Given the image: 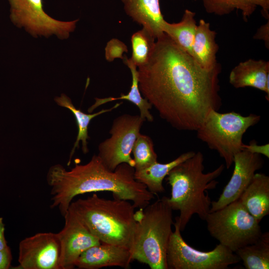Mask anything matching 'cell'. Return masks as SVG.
<instances>
[{"instance_id": "277c9868", "label": "cell", "mask_w": 269, "mask_h": 269, "mask_svg": "<svg viewBox=\"0 0 269 269\" xmlns=\"http://www.w3.org/2000/svg\"><path fill=\"white\" fill-rule=\"evenodd\" d=\"M101 243L132 248L136 223L135 206L128 200L96 194L72 202L69 208Z\"/></svg>"}, {"instance_id": "603a6c76", "label": "cell", "mask_w": 269, "mask_h": 269, "mask_svg": "<svg viewBox=\"0 0 269 269\" xmlns=\"http://www.w3.org/2000/svg\"><path fill=\"white\" fill-rule=\"evenodd\" d=\"M54 100L59 106L66 108L72 112L75 117L78 128V135L70 154L68 164L70 163L71 157L75 152L76 148L79 147L80 141H82L83 152L84 153L88 152L87 139L89 137L88 134V128L91 121L99 115L112 111L119 107L122 104V103H118L110 109H103L94 114H87L83 113L79 109H77L73 105L71 99L64 94H61L60 96L55 97Z\"/></svg>"}, {"instance_id": "ac0fdd59", "label": "cell", "mask_w": 269, "mask_h": 269, "mask_svg": "<svg viewBox=\"0 0 269 269\" xmlns=\"http://www.w3.org/2000/svg\"><path fill=\"white\" fill-rule=\"evenodd\" d=\"M216 32L210 23L200 19L197 25L192 48V57L204 69L211 70L219 63L216 55L219 46L216 41Z\"/></svg>"}, {"instance_id": "ba28073f", "label": "cell", "mask_w": 269, "mask_h": 269, "mask_svg": "<svg viewBox=\"0 0 269 269\" xmlns=\"http://www.w3.org/2000/svg\"><path fill=\"white\" fill-rule=\"evenodd\" d=\"M173 225L166 250L167 269H227L241 261L236 253L220 244L208 252L194 249L182 237L176 220Z\"/></svg>"}, {"instance_id": "52a82bcc", "label": "cell", "mask_w": 269, "mask_h": 269, "mask_svg": "<svg viewBox=\"0 0 269 269\" xmlns=\"http://www.w3.org/2000/svg\"><path fill=\"white\" fill-rule=\"evenodd\" d=\"M205 221L210 235L235 253L239 249L255 243L263 233L260 222L250 214L238 199L209 212Z\"/></svg>"}, {"instance_id": "ffe728a7", "label": "cell", "mask_w": 269, "mask_h": 269, "mask_svg": "<svg viewBox=\"0 0 269 269\" xmlns=\"http://www.w3.org/2000/svg\"><path fill=\"white\" fill-rule=\"evenodd\" d=\"M195 152L188 151L180 155L172 161L166 163L157 161L144 169L134 171V178L138 182L144 184L153 194L164 192L162 182L169 171L178 164L192 156Z\"/></svg>"}, {"instance_id": "9c48e42d", "label": "cell", "mask_w": 269, "mask_h": 269, "mask_svg": "<svg viewBox=\"0 0 269 269\" xmlns=\"http://www.w3.org/2000/svg\"><path fill=\"white\" fill-rule=\"evenodd\" d=\"M7 1L11 21L35 38L55 35L61 40L67 39L79 21H61L51 17L44 11L43 0Z\"/></svg>"}, {"instance_id": "5b68a950", "label": "cell", "mask_w": 269, "mask_h": 269, "mask_svg": "<svg viewBox=\"0 0 269 269\" xmlns=\"http://www.w3.org/2000/svg\"><path fill=\"white\" fill-rule=\"evenodd\" d=\"M172 209L163 196L135 212L136 225L131 250L133 260L151 269H167L166 250L172 232Z\"/></svg>"}, {"instance_id": "83f0119b", "label": "cell", "mask_w": 269, "mask_h": 269, "mask_svg": "<svg viewBox=\"0 0 269 269\" xmlns=\"http://www.w3.org/2000/svg\"><path fill=\"white\" fill-rule=\"evenodd\" d=\"M243 149H246L252 153L263 154L268 158L269 157V144L258 145L256 141H252L249 144H244Z\"/></svg>"}, {"instance_id": "7402d4cb", "label": "cell", "mask_w": 269, "mask_h": 269, "mask_svg": "<svg viewBox=\"0 0 269 269\" xmlns=\"http://www.w3.org/2000/svg\"><path fill=\"white\" fill-rule=\"evenodd\" d=\"M195 15L194 12L186 9L179 22L171 23L165 21L163 27V32L191 56L197 25Z\"/></svg>"}, {"instance_id": "4316f807", "label": "cell", "mask_w": 269, "mask_h": 269, "mask_svg": "<svg viewBox=\"0 0 269 269\" xmlns=\"http://www.w3.org/2000/svg\"><path fill=\"white\" fill-rule=\"evenodd\" d=\"M124 52H128L125 44L117 39H113L107 43L106 47V59L109 61L117 58L123 59L124 57L122 55Z\"/></svg>"}, {"instance_id": "30bf717a", "label": "cell", "mask_w": 269, "mask_h": 269, "mask_svg": "<svg viewBox=\"0 0 269 269\" xmlns=\"http://www.w3.org/2000/svg\"><path fill=\"white\" fill-rule=\"evenodd\" d=\"M145 120L140 115L124 114L114 119L110 131L111 136L100 143L98 156L110 170L121 163L134 167L131 153Z\"/></svg>"}, {"instance_id": "f546056e", "label": "cell", "mask_w": 269, "mask_h": 269, "mask_svg": "<svg viewBox=\"0 0 269 269\" xmlns=\"http://www.w3.org/2000/svg\"><path fill=\"white\" fill-rule=\"evenodd\" d=\"M12 256L9 247L0 251V269H7L10 267Z\"/></svg>"}, {"instance_id": "8fae6325", "label": "cell", "mask_w": 269, "mask_h": 269, "mask_svg": "<svg viewBox=\"0 0 269 269\" xmlns=\"http://www.w3.org/2000/svg\"><path fill=\"white\" fill-rule=\"evenodd\" d=\"M18 262L23 269H61L60 242L57 234L37 233L19 245Z\"/></svg>"}, {"instance_id": "6da1fadb", "label": "cell", "mask_w": 269, "mask_h": 269, "mask_svg": "<svg viewBox=\"0 0 269 269\" xmlns=\"http://www.w3.org/2000/svg\"><path fill=\"white\" fill-rule=\"evenodd\" d=\"M156 40L148 62L137 70L140 92L172 127L196 131L221 106V65L204 69L164 33Z\"/></svg>"}, {"instance_id": "e0dca14e", "label": "cell", "mask_w": 269, "mask_h": 269, "mask_svg": "<svg viewBox=\"0 0 269 269\" xmlns=\"http://www.w3.org/2000/svg\"><path fill=\"white\" fill-rule=\"evenodd\" d=\"M238 200L259 222L269 214V177L255 173L252 181Z\"/></svg>"}, {"instance_id": "44dd1931", "label": "cell", "mask_w": 269, "mask_h": 269, "mask_svg": "<svg viewBox=\"0 0 269 269\" xmlns=\"http://www.w3.org/2000/svg\"><path fill=\"white\" fill-rule=\"evenodd\" d=\"M124 63L130 69L132 76V86L130 91L126 95L122 94L119 97H108L105 98H95V102L88 110L89 113H92L100 106L119 100H128L134 104L140 111V116L145 121L149 122L153 121V117L149 112L152 107L151 104L142 96L138 87V71L136 66L129 58L126 56L123 59Z\"/></svg>"}, {"instance_id": "9a60e30c", "label": "cell", "mask_w": 269, "mask_h": 269, "mask_svg": "<svg viewBox=\"0 0 269 269\" xmlns=\"http://www.w3.org/2000/svg\"><path fill=\"white\" fill-rule=\"evenodd\" d=\"M269 62L249 59L240 62L231 70L229 83L235 88L253 87L266 94L269 100Z\"/></svg>"}, {"instance_id": "8992f818", "label": "cell", "mask_w": 269, "mask_h": 269, "mask_svg": "<svg viewBox=\"0 0 269 269\" xmlns=\"http://www.w3.org/2000/svg\"><path fill=\"white\" fill-rule=\"evenodd\" d=\"M260 119L256 114L243 116L235 112L221 113L212 110L196 131L197 136L210 149L217 151L229 169L235 154L243 150L244 134Z\"/></svg>"}, {"instance_id": "484cf974", "label": "cell", "mask_w": 269, "mask_h": 269, "mask_svg": "<svg viewBox=\"0 0 269 269\" xmlns=\"http://www.w3.org/2000/svg\"><path fill=\"white\" fill-rule=\"evenodd\" d=\"M132 152L135 171L146 168L157 161L153 141L148 135L140 133L139 134L134 145Z\"/></svg>"}, {"instance_id": "7a4b0ae2", "label": "cell", "mask_w": 269, "mask_h": 269, "mask_svg": "<svg viewBox=\"0 0 269 269\" xmlns=\"http://www.w3.org/2000/svg\"><path fill=\"white\" fill-rule=\"evenodd\" d=\"M134 168L127 163L113 171L108 169L98 155L85 164H76L68 171L60 164L51 167L47 180L51 187V208H58L62 216L77 195L98 191L112 192L114 197L131 201L135 208H144L154 194L134 178Z\"/></svg>"}, {"instance_id": "2e32d148", "label": "cell", "mask_w": 269, "mask_h": 269, "mask_svg": "<svg viewBox=\"0 0 269 269\" xmlns=\"http://www.w3.org/2000/svg\"><path fill=\"white\" fill-rule=\"evenodd\" d=\"M121 0L127 14L141 25L155 39L164 33L165 20L161 11L160 0Z\"/></svg>"}, {"instance_id": "4fadbf2b", "label": "cell", "mask_w": 269, "mask_h": 269, "mask_svg": "<svg viewBox=\"0 0 269 269\" xmlns=\"http://www.w3.org/2000/svg\"><path fill=\"white\" fill-rule=\"evenodd\" d=\"M232 175L218 199L212 201L210 212L220 209L238 200L252 181L256 171L263 167L261 154L243 149L235 154Z\"/></svg>"}, {"instance_id": "cb8c5ba5", "label": "cell", "mask_w": 269, "mask_h": 269, "mask_svg": "<svg viewBox=\"0 0 269 269\" xmlns=\"http://www.w3.org/2000/svg\"><path fill=\"white\" fill-rule=\"evenodd\" d=\"M246 269H269V232L262 233L255 243L236 252Z\"/></svg>"}, {"instance_id": "4dcf8cb0", "label": "cell", "mask_w": 269, "mask_h": 269, "mask_svg": "<svg viewBox=\"0 0 269 269\" xmlns=\"http://www.w3.org/2000/svg\"><path fill=\"white\" fill-rule=\"evenodd\" d=\"M4 225L2 222V218L0 217V251L8 247L4 237Z\"/></svg>"}, {"instance_id": "d4e9b609", "label": "cell", "mask_w": 269, "mask_h": 269, "mask_svg": "<svg viewBox=\"0 0 269 269\" xmlns=\"http://www.w3.org/2000/svg\"><path fill=\"white\" fill-rule=\"evenodd\" d=\"M155 40L144 28L132 35V55L130 59L136 67L142 66L148 62L155 46Z\"/></svg>"}, {"instance_id": "f1b7e54d", "label": "cell", "mask_w": 269, "mask_h": 269, "mask_svg": "<svg viewBox=\"0 0 269 269\" xmlns=\"http://www.w3.org/2000/svg\"><path fill=\"white\" fill-rule=\"evenodd\" d=\"M253 38L255 39L263 40L268 49L269 47V20L261 25L257 30Z\"/></svg>"}, {"instance_id": "3957f363", "label": "cell", "mask_w": 269, "mask_h": 269, "mask_svg": "<svg viewBox=\"0 0 269 269\" xmlns=\"http://www.w3.org/2000/svg\"><path fill=\"white\" fill-rule=\"evenodd\" d=\"M204 155L200 151L173 168L166 179L171 186V197L167 202L172 210L179 211L175 218L183 231L191 217L197 214L205 220L210 212L211 200L208 190L216 188V180L223 172L225 166L204 173Z\"/></svg>"}, {"instance_id": "d6986e66", "label": "cell", "mask_w": 269, "mask_h": 269, "mask_svg": "<svg viewBox=\"0 0 269 269\" xmlns=\"http://www.w3.org/2000/svg\"><path fill=\"white\" fill-rule=\"evenodd\" d=\"M201 2L206 11L222 16L240 10L246 21L260 7L263 15L269 19V0H196Z\"/></svg>"}, {"instance_id": "7c38bea8", "label": "cell", "mask_w": 269, "mask_h": 269, "mask_svg": "<svg viewBox=\"0 0 269 269\" xmlns=\"http://www.w3.org/2000/svg\"><path fill=\"white\" fill-rule=\"evenodd\" d=\"M63 228L57 233L60 245L61 269H72L85 250L101 242L70 208L63 216Z\"/></svg>"}, {"instance_id": "5bb4252c", "label": "cell", "mask_w": 269, "mask_h": 269, "mask_svg": "<svg viewBox=\"0 0 269 269\" xmlns=\"http://www.w3.org/2000/svg\"><path fill=\"white\" fill-rule=\"evenodd\" d=\"M132 261L129 249L101 243L83 252L77 260L75 267L81 269H98L115 266L127 269Z\"/></svg>"}]
</instances>
